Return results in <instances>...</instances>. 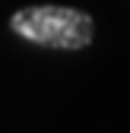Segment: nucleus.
Returning <instances> with one entry per match:
<instances>
[{
  "label": "nucleus",
  "mask_w": 130,
  "mask_h": 133,
  "mask_svg": "<svg viewBox=\"0 0 130 133\" xmlns=\"http://www.w3.org/2000/svg\"><path fill=\"white\" fill-rule=\"evenodd\" d=\"M13 35H19L29 44L54 48V51H83L95 38V22L86 10L76 6H22L10 16Z\"/></svg>",
  "instance_id": "f257e3e1"
}]
</instances>
